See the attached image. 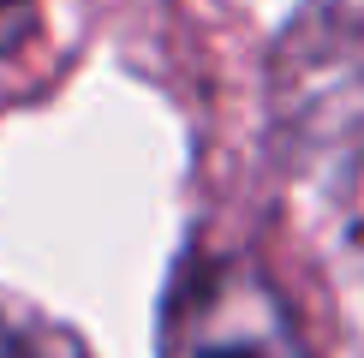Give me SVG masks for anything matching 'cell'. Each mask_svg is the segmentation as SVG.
Returning <instances> with one entry per match:
<instances>
[{"label": "cell", "instance_id": "obj_1", "mask_svg": "<svg viewBox=\"0 0 364 358\" xmlns=\"http://www.w3.org/2000/svg\"><path fill=\"white\" fill-rule=\"evenodd\" d=\"M161 358H311V347L257 257L197 251L161 305Z\"/></svg>", "mask_w": 364, "mask_h": 358}, {"label": "cell", "instance_id": "obj_2", "mask_svg": "<svg viewBox=\"0 0 364 358\" xmlns=\"http://www.w3.org/2000/svg\"><path fill=\"white\" fill-rule=\"evenodd\" d=\"M0 358H90V347L48 310L0 293Z\"/></svg>", "mask_w": 364, "mask_h": 358}]
</instances>
